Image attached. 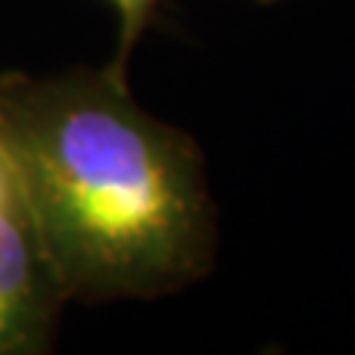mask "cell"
Listing matches in <instances>:
<instances>
[{"label": "cell", "instance_id": "1", "mask_svg": "<svg viewBox=\"0 0 355 355\" xmlns=\"http://www.w3.org/2000/svg\"><path fill=\"white\" fill-rule=\"evenodd\" d=\"M0 146L65 302L172 296L214 270L202 146L151 116L128 71L0 74Z\"/></svg>", "mask_w": 355, "mask_h": 355}, {"label": "cell", "instance_id": "2", "mask_svg": "<svg viewBox=\"0 0 355 355\" xmlns=\"http://www.w3.org/2000/svg\"><path fill=\"white\" fill-rule=\"evenodd\" d=\"M62 305V287L0 146V355L51 352Z\"/></svg>", "mask_w": 355, "mask_h": 355}, {"label": "cell", "instance_id": "3", "mask_svg": "<svg viewBox=\"0 0 355 355\" xmlns=\"http://www.w3.org/2000/svg\"><path fill=\"white\" fill-rule=\"evenodd\" d=\"M113 6V12L119 18V44L110 65L119 71H128L130 65V53L139 44V39L151 30L154 18H157V6L160 0H107Z\"/></svg>", "mask_w": 355, "mask_h": 355}, {"label": "cell", "instance_id": "4", "mask_svg": "<svg viewBox=\"0 0 355 355\" xmlns=\"http://www.w3.org/2000/svg\"><path fill=\"white\" fill-rule=\"evenodd\" d=\"M258 3H275V0H258Z\"/></svg>", "mask_w": 355, "mask_h": 355}]
</instances>
